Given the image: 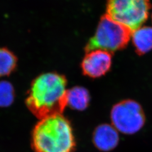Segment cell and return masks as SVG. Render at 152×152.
<instances>
[{
    "label": "cell",
    "mask_w": 152,
    "mask_h": 152,
    "mask_svg": "<svg viewBox=\"0 0 152 152\" xmlns=\"http://www.w3.org/2000/svg\"><path fill=\"white\" fill-rule=\"evenodd\" d=\"M131 38L135 52L138 55H144L152 50L151 27L144 26L137 29L132 33Z\"/></svg>",
    "instance_id": "obj_8"
},
{
    "label": "cell",
    "mask_w": 152,
    "mask_h": 152,
    "mask_svg": "<svg viewBox=\"0 0 152 152\" xmlns=\"http://www.w3.org/2000/svg\"><path fill=\"white\" fill-rule=\"evenodd\" d=\"M151 8L150 0H107L106 14L133 32L147 21Z\"/></svg>",
    "instance_id": "obj_4"
},
{
    "label": "cell",
    "mask_w": 152,
    "mask_h": 152,
    "mask_svg": "<svg viewBox=\"0 0 152 152\" xmlns=\"http://www.w3.org/2000/svg\"><path fill=\"white\" fill-rule=\"evenodd\" d=\"M18 58L11 50L0 48V77L10 75L16 69Z\"/></svg>",
    "instance_id": "obj_10"
},
{
    "label": "cell",
    "mask_w": 152,
    "mask_h": 152,
    "mask_svg": "<svg viewBox=\"0 0 152 152\" xmlns=\"http://www.w3.org/2000/svg\"><path fill=\"white\" fill-rule=\"evenodd\" d=\"M132 33L129 28L105 14L101 16L94 34L85 45V51L102 50L113 54L122 50L130 41Z\"/></svg>",
    "instance_id": "obj_3"
},
{
    "label": "cell",
    "mask_w": 152,
    "mask_h": 152,
    "mask_svg": "<svg viewBox=\"0 0 152 152\" xmlns=\"http://www.w3.org/2000/svg\"><path fill=\"white\" fill-rule=\"evenodd\" d=\"M113 54L102 50L86 53L81 63L82 73L92 78H100L110 71Z\"/></svg>",
    "instance_id": "obj_6"
},
{
    "label": "cell",
    "mask_w": 152,
    "mask_h": 152,
    "mask_svg": "<svg viewBox=\"0 0 152 152\" xmlns=\"http://www.w3.org/2000/svg\"><path fill=\"white\" fill-rule=\"evenodd\" d=\"M14 89L10 82L0 81V107H7L14 100Z\"/></svg>",
    "instance_id": "obj_11"
},
{
    "label": "cell",
    "mask_w": 152,
    "mask_h": 152,
    "mask_svg": "<svg viewBox=\"0 0 152 152\" xmlns=\"http://www.w3.org/2000/svg\"><path fill=\"white\" fill-rule=\"evenodd\" d=\"M118 131L112 125H100L94 131L93 142L98 149L109 151L113 149L119 142Z\"/></svg>",
    "instance_id": "obj_7"
},
{
    "label": "cell",
    "mask_w": 152,
    "mask_h": 152,
    "mask_svg": "<svg viewBox=\"0 0 152 152\" xmlns=\"http://www.w3.org/2000/svg\"><path fill=\"white\" fill-rule=\"evenodd\" d=\"M32 145L36 152H72L75 140L69 121L62 114L39 120L33 129Z\"/></svg>",
    "instance_id": "obj_2"
},
{
    "label": "cell",
    "mask_w": 152,
    "mask_h": 152,
    "mask_svg": "<svg viewBox=\"0 0 152 152\" xmlns=\"http://www.w3.org/2000/svg\"><path fill=\"white\" fill-rule=\"evenodd\" d=\"M67 99L68 105L78 110L87 108L90 100L87 89L81 86H76L68 90Z\"/></svg>",
    "instance_id": "obj_9"
},
{
    "label": "cell",
    "mask_w": 152,
    "mask_h": 152,
    "mask_svg": "<svg viewBox=\"0 0 152 152\" xmlns=\"http://www.w3.org/2000/svg\"></svg>",
    "instance_id": "obj_12"
},
{
    "label": "cell",
    "mask_w": 152,
    "mask_h": 152,
    "mask_svg": "<svg viewBox=\"0 0 152 152\" xmlns=\"http://www.w3.org/2000/svg\"><path fill=\"white\" fill-rule=\"evenodd\" d=\"M66 86V78L61 74H41L31 83L26 100L28 108L39 120L61 114L68 105Z\"/></svg>",
    "instance_id": "obj_1"
},
{
    "label": "cell",
    "mask_w": 152,
    "mask_h": 152,
    "mask_svg": "<svg viewBox=\"0 0 152 152\" xmlns=\"http://www.w3.org/2000/svg\"><path fill=\"white\" fill-rule=\"evenodd\" d=\"M110 118L114 128L125 134L138 132L145 121L141 105L132 100H126L116 104L112 109Z\"/></svg>",
    "instance_id": "obj_5"
}]
</instances>
